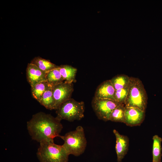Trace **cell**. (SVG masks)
Here are the masks:
<instances>
[{"instance_id": "6da1fadb", "label": "cell", "mask_w": 162, "mask_h": 162, "mask_svg": "<svg viewBox=\"0 0 162 162\" xmlns=\"http://www.w3.org/2000/svg\"><path fill=\"white\" fill-rule=\"evenodd\" d=\"M61 121L56 117L43 112L32 116L27 122L28 133L32 139L39 143L60 137L63 126Z\"/></svg>"}, {"instance_id": "7a4b0ae2", "label": "cell", "mask_w": 162, "mask_h": 162, "mask_svg": "<svg viewBox=\"0 0 162 162\" xmlns=\"http://www.w3.org/2000/svg\"><path fill=\"white\" fill-rule=\"evenodd\" d=\"M37 155L40 162H68L69 155L62 145L55 144L54 140L40 142Z\"/></svg>"}, {"instance_id": "3957f363", "label": "cell", "mask_w": 162, "mask_h": 162, "mask_svg": "<svg viewBox=\"0 0 162 162\" xmlns=\"http://www.w3.org/2000/svg\"><path fill=\"white\" fill-rule=\"evenodd\" d=\"M147 100V94L142 81L138 78L130 77L125 106L136 108L145 111Z\"/></svg>"}, {"instance_id": "277c9868", "label": "cell", "mask_w": 162, "mask_h": 162, "mask_svg": "<svg viewBox=\"0 0 162 162\" xmlns=\"http://www.w3.org/2000/svg\"><path fill=\"white\" fill-rule=\"evenodd\" d=\"M60 137L64 141L62 146L69 155L78 156L84 152L87 140L82 126H77L75 130L61 136Z\"/></svg>"}, {"instance_id": "5b68a950", "label": "cell", "mask_w": 162, "mask_h": 162, "mask_svg": "<svg viewBox=\"0 0 162 162\" xmlns=\"http://www.w3.org/2000/svg\"><path fill=\"white\" fill-rule=\"evenodd\" d=\"M84 102L77 101L70 98L62 103L56 110V117L61 121L70 122L80 120L84 117Z\"/></svg>"}, {"instance_id": "8992f818", "label": "cell", "mask_w": 162, "mask_h": 162, "mask_svg": "<svg viewBox=\"0 0 162 162\" xmlns=\"http://www.w3.org/2000/svg\"><path fill=\"white\" fill-rule=\"evenodd\" d=\"M91 104L93 110L98 118L105 122L110 120L112 112L120 104L113 100L99 98L94 97Z\"/></svg>"}, {"instance_id": "52a82bcc", "label": "cell", "mask_w": 162, "mask_h": 162, "mask_svg": "<svg viewBox=\"0 0 162 162\" xmlns=\"http://www.w3.org/2000/svg\"><path fill=\"white\" fill-rule=\"evenodd\" d=\"M56 110L62 103L71 98L74 91L73 83L66 82L52 87Z\"/></svg>"}, {"instance_id": "ba28073f", "label": "cell", "mask_w": 162, "mask_h": 162, "mask_svg": "<svg viewBox=\"0 0 162 162\" xmlns=\"http://www.w3.org/2000/svg\"><path fill=\"white\" fill-rule=\"evenodd\" d=\"M145 113L138 108L125 106L124 123L130 126L140 125L144 119Z\"/></svg>"}, {"instance_id": "9c48e42d", "label": "cell", "mask_w": 162, "mask_h": 162, "mask_svg": "<svg viewBox=\"0 0 162 162\" xmlns=\"http://www.w3.org/2000/svg\"><path fill=\"white\" fill-rule=\"evenodd\" d=\"M46 74L35 65L31 63L28 64L26 75L27 81L31 87L39 82L46 81Z\"/></svg>"}, {"instance_id": "30bf717a", "label": "cell", "mask_w": 162, "mask_h": 162, "mask_svg": "<svg viewBox=\"0 0 162 162\" xmlns=\"http://www.w3.org/2000/svg\"><path fill=\"white\" fill-rule=\"evenodd\" d=\"M116 140V150L118 162H121L128 151L129 139L127 136L121 135L116 130H113Z\"/></svg>"}, {"instance_id": "8fae6325", "label": "cell", "mask_w": 162, "mask_h": 162, "mask_svg": "<svg viewBox=\"0 0 162 162\" xmlns=\"http://www.w3.org/2000/svg\"><path fill=\"white\" fill-rule=\"evenodd\" d=\"M115 91L110 80H106L102 82L98 87L94 97L99 98L114 100V95Z\"/></svg>"}, {"instance_id": "7c38bea8", "label": "cell", "mask_w": 162, "mask_h": 162, "mask_svg": "<svg viewBox=\"0 0 162 162\" xmlns=\"http://www.w3.org/2000/svg\"><path fill=\"white\" fill-rule=\"evenodd\" d=\"M58 68L64 81L71 83L76 82V68L68 65L58 66Z\"/></svg>"}, {"instance_id": "4fadbf2b", "label": "cell", "mask_w": 162, "mask_h": 162, "mask_svg": "<svg viewBox=\"0 0 162 162\" xmlns=\"http://www.w3.org/2000/svg\"><path fill=\"white\" fill-rule=\"evenodd\" d=\"M38 102L47 109H55V102L52 86H50L44 92Z\"/></svg>"}, {"instance_id": "5bb4252c", "label": "cell", "mask_w": 162, "mask_h": 162, "mask_svg": "<svg viewBox=\"0 0 162 162\" xmlns=\"http://www.w3.org/2000/svg\"><path fill=\"white\" fill-rule=\"evenodd\" d=\"M152 139V162H161L162 148L161 143L162 139L157 135L153 136Z\"/></svg>"}, {"instance_id": "9a60e30c", "label": "cell", "mask_w": 162, "mask_h": 162, "mask_svg": "<svg viewBox=\"0 0 162 162\" xmlns=\"http://www.w3.org/2000/svg\"><path fill=\"white\" fill-rule=\"evenodd\" d=\"M46 81L52 87L64 82L58 68V66L46 73Z\"/></svg>"}, {"instance_id": "2e32d148", "label": "cell", "mask_w": 162, "mask_h": 162, "mask_svg": "<svg viewBox=\"0 0 162 162\" xmlns=\"http://www.w3.org/2000/svg\"><path fill=\"white\" fill-rule=\"evenodd\" d=\"M31 63L35 65L40 70L46 73L58 66L50 61L40 57H35Z\"/></svg>"}, {"instance_id": "e0dca14e", "label": "cell", "mask_w": 162, "mask_h": 162, "mask_svg": "<svg viewBox=\"0 0 162 162\" xmlns=\"http://www.w3.org/2000/svg\"><path fill=\"white\" fill-rule=\"evenodd\" d=\"M115 90L124 88L129 85L130 77L124 74L116 75L110 80Z\"/></svg>"}, {"instance_id": "ac0fdd59", "label": "cell", "mask_w": 162, "mask_h": 162, "mask_svg": "<svg viewBox=\"0 0 162 162\" xmlns=\"http://www.w3.org/2000/svg\"><path fill=\"white\" fill-rule=\"evenodd\" d=\"M51 86L46 81L39 82L31 87L32 95L38 101L44 92Z\"/></svg>"}, {"instance_id": "d6986e66", "label": "cell", "mask_w": 162, "mask_h": 162, "mask_svg": "<svg viewBox=\"0 0 162 162\" xmlns=\"http://www.w3.org/2000/svg\"><path fill=\"white\" fill-rule=\"evenodd\" d=\"M124 104H120L112 112L110 118V121L115 122L124 123L125 121Z\"/></svg>"}, {"instance_id": "ffe728a7", "label": "cell", "mask_w": 162, "mask_h": 162, "mask_svg": "<svg viewBox=\"0 0 162 162\" xmlns=\"http://www.w3.org/2000/svg\"><path fill=\"white\" fill-rule=\"evenodd\" d=\"M128 90V86L124 88L116 90L114 95V100L119 104H124Z\"/></svg>"}]
</instances>
